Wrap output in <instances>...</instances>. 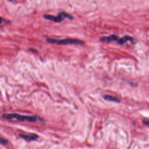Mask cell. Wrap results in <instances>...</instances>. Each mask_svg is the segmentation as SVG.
Instances as JSON below:
<instances>
[{"label": "cell", "instance_id": "obj_1", "mask_svg": "<svg viewBox=\"0 0 149 149\" xmlns=\"http://www.w3.org/2000/svg\"><path fill=\"white\" fill-rule=\"evenodd\" d=\"M46 41L49 43L56 44L58 45H68V44H77L83 45L84 41L74 38H65V39H55L47 38Z\"/></svg>", "mask_w": 149, "mask_h": 149}, {"label": "cell", "instance_id": "obj_2", "mask_svg": "<svg viewBox=\"0 0 149 149\" xmlns=\"http://www.w3.org/2000/svg\"><path fill=\"white\" fill-rule=\"evenodd\" d=\"M2 118L11 119H16L17 120L20 121H24L27 120L28 122H35L37 119L36 116H26V115H22L17 113H3Z\"/></svg>", "mask_w": 149, "mask_h": 149}, {"label": "cell", "instance_id": "obj_3", "mask_svg": "<svg viewBox=\"0 0 149 149\" xmlns=\"http://www.w3.org/2000/svg\"><path fill=\"white\" fill-rule=\"evenodd\" d=\"M43 16L45 19L49 20H52L54 22H60L62 20H63L65 18H68L69 19H72L73 18V17L71 15L64 12H60L57 16H53L51 15H44Z\"/></svg>", "mask_w": 149, "mask_h": 149}, {"label": "cell", "instance_id": "obj_4", "mask_svg": "<svg viewBox=\"0 0 149 149\" xmlns=\"http://www.w3.org/2000/svg\"><path fill=\"white\" fill-rule=\"evenodd\" d=\"M19 136L27 141H34L37 140L39 137L38 135L35 133H20Z\"/></svg>", "mask_w": 149, "mask_h": 149}, {"label": "cell", "instance_id": "obj_5", "mask_svg": "<svg viewBox=\"0 0 149 149\" xmlns=\"http://www.w3.org/2000/svg\"><path fill=\"white\" fill-rule=\"evenodd\" d=\"M119 37L115 34L110 35L107 37H102L100 38V41L102 42H109L114 41H118L119 40Z\"/></svg>", "mask_w": 149, "mask_h": 149}, {"label": "cell", "instance_id": "obj_6", "mask_svg": "<svg viewBox=\"0 0 149 149\" xmlns=\"http://www.w3.org/2000/svg\"><path fill=\"white\" fill-rule=\"evenodd\" d=\"M131 41L132 42H133L134 39H133L132 37H130V36H125L123 37L122 38H119V39L117 41V42H118V43L119 44L122 45V44H123L124 43H125L126 42H127V41Z\"/></svg>", "mask_w": 149, "mask_h": 149}, {"label": "cell", "instance_id": "obj_7", "mask_svg": "<svg viewBox=\"0 0 149 149\" xmlns=\"http://www.w3.org/2000/svg\"><path fill=\"white\" fill-rule=\"evenodd\" d=\"M103 98L108 101H113L115 102H120V100L113 95H108V94H106L103 95Z\"/></svg>", "mask_w": 149, "mask_h": 149}, {"label": "cell", "instance_id": "obj_8", "mask_svg": "<svg viewBox=\"0 0 149 149\" xmlns=\"http://www.w3.org/2000/svg\"><path fill=\"white\" fill-rule=\"evenodd\" d=\"M0 142H1V143L2 144L5 145V144H6L8 143V140H6V139H3V138H1Z\"/></svg>", "mask_w": 149, "mask_h": 149}, {"label": "cell", "instance_id": "obj_9", "mask_svg": "<svg viewBox=\"0 0 149 149\" xmlns=\"http://www.w3.org/2000/svg\"><path fill=\"white\" fill-rule=\"evenodd\" d=\"M29 51H30V52H35V53H36V52H38L36 49H34V48H29Z\"/></svg>", "mask_w": 149, "mask_h": 149}, {"label": "cell", "instance_id": "obj_10", "mask_svg": "<svg viewBox=\"0 0 149 149\" xmlns=\"http://www.w3.org/2000/svg\"><path fill=\"white\" fill-rule=\"evenodd\" d=\"M8 1H15V0H8Z\"/></svg>", "mask_w": 149, "mask_h": 149}]
</instances>
